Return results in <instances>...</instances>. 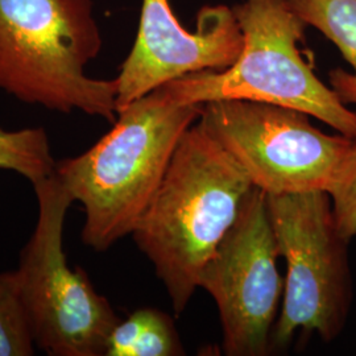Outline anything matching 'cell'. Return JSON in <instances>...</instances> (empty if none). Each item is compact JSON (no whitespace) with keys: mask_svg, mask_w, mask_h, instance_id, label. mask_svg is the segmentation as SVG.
<instances>
[{"mask_svg":"<svg viewBox=\"0 0 356 356\" xmlns=\"http://www.w3.org/2000/svg\"><path fill=\"white\" fill-rule=\"evenodd\" d=\"M102 44L92 0H0V90L26 104L113 124L116 79L86 73Z\"/></svg>","mask_w":356,"mask_h":356,"instance_id":"3","label":"cell"},{"mask_svg":"<svg viewBox=\"0 0 356 356\" xmlns=\"http://www.w3.org/2000/svg\"><path fill=\"white\" fill-rule=\"evenodd\" d=\"M232 11L243 33L238 60L170 81L184 103L244 99L302 111L347 138H356V113L314 74L298 49L306 24L288 0H244Z\"/></svg>","mask_w":356,"mask_h":356,"instance_id":"4","label":"cell"},{"mask_svg":"<svg viewBox=\"0 0 356 356\" xmlns=\"http://www.w3.org/2000/svg\"><path fill=\"white\" fill-rule=\"evenodd\" d=\"M47 131L42 127L8 131L0 127V169L26 178L32 186L54 173Z\"/></svg>","mask_w":356,"mask_h":356,"instance_id":"12","label":"cell"},{"mask_svg":"<svg viewBox=\"0 0 356 356\" xmlns=\"http://www.w3.org/2000/svg\"><path fill=\"white\" fill-rule=\"evenodd\" d=\"M327 193L337 226L344 238L351 241L356 236V138L351 139L350 148Z\"/></svg>","mask_w":356,"mask_h":356,"instance_id":"14","label":"cell"},{"mask_svg":"<svg viewBox=\"0 0 356 356\" xmlns=\"http://www.w3.org/2000/svg\"><path fill=\"white\" fill-rule=\"evenodd\" d=\"M293 11L342 53L353 67L330 72V88L344 104H356V0H288Z\"/></svg>","mask_w":356,"mask_h":356,"instance_id":"10","label":"cell"},{"mask_svg":"<svg viewBox=\"0 0 356 356\" xmlns=\"http://www.w3.org/2000/svg\"><path fill=\"white\" fill-rule=\"evenodd\" d=\"M202 108L181 102L168 82L120 108L86 152L56 161L54 175L83 207L85 245L104 252L132 234Z\"/></svg>","mask_w":356,"mask_h":356,"instance_id":"1","label":"cell"},{"mask_svg":"<svg viewBox=\"0 0 356 356\" xmlns=\"http://www.w3.org/2000/svg\"><path fill=\"white\" fill-rule=\"evenodd\" d=\"M243 49V33L227 6H207L197 29H185L169 0H143L135 42L116 76L118 111L159 86L204 70H225Z\"/></svg>","mask_w":356,"mask_h":356,"instance_id":"9","label":"cell"},{"mask_svg":"<svg viewBox=\"0 0 356 356\" xmlns=\"http://www.w3.org/2000/svg\"><path fill=\"white\" fill-rule=\"evenodd\" d=\"M36 344L22 305L16 270L0 273V356H29Z\"/></svg>","mask_w":356,"mask_h":356,"instance_id":"13","label":"cell"},{"mask_svg":"<svg viewBox=\"0 0 356 356\" xmlns=\"http://www.w3.org/2000/svg\"><path fill=\"white\" fill-rule=\"evenodd\" d=\"M309 115L270 103H204L198 119L266 194L329 191L351 138L327 135Z\"/></svg>","mask_w":356,"mask_h":356,"instance_id":"7","label":"cell"},{"mask_svg":"<svg viewBox=\"0 0 356 356\" xmlns=\"http://www.w3.org/2000/svg\"><path fill=\"white\" fill-rule=\"evenodd\" d=\"M279 257L267 194L254 186L198 279L218 307L226 355L263 356L270 350L284 291Z\"/></svg>","mask_w":356,"mask_h":356,"instance_id":"8","label":"cell"},{"mask_svg":"<svg viewBox=\"0 0 356 356\" xmlns=\"http://www.w3.org/2000/svg\"><path fill=\"white\" fill-rule=\"evenodd\" d=\"M267 206L288 269L270 343L284 348L298 330L330 343L344 330L353 305L351 241L337 226L327 191L267 194Z\"/></svg>","mask_w":356,"mask_h":356,"instance_id":"6","label":"cell"},{"mask_svg":"<svg viewBox=\"0 0 356 356\" xmlns=\"http://www.w3.org/2000/svg\"><path fill=\"white\" fill-rule=\"evenodd\" d=\"M33 189L38 222L16 269L33 342L51 356L104 355L119 318L86 272L67 264L65 219L74 200L54 173Z\"/></svg>","mask_w":356,"mask_h":356,"instance_id":"5","label":"cell"},{"mask_svg":"<svg viewBox=\"0 0 356 356\" xmlns=\"http://www.w3.org/2000/svg\"><path fill=\"white\" fill-rule=\"evenodd\" d=\"M254 184L197 120L181 138L165 176L131 236L152 263L179 316L206 261L235 222Z\"/></svg>","mask_w":356,"mask_h":356,"instance_id":"2","label":"cell"},{"mask_svg":"<svg viewBox=\"0 0 356 356\" xmlns=\"http://www.w3.org/2000/svg\"><path fill=\"white\" fill-rule=\"evenodd\" d=\"M175 322L154 307H141L116 323L106 343V356L184 355Z\"/></svg>","mask_w":356,"mask_h":356,"instance_id":"11","label":"cell"}]
</instances>
